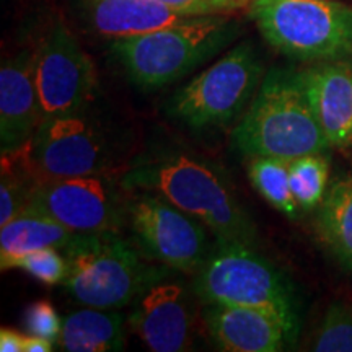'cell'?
I'll use <instances>...</instances> for the list:
<instances>
[{"instance_id": "6da1fadb", "label": "cell", "mask_w": 352, "mask_h": 352, "mask_svg": "<svg viewBox=\"0 0 352 352\" xmlns=\"http://www.w3.org/2000/svg\"><path fill=\"white\" fill-rule=\"evenodd\" d=\"M122 188L165 197L199 219L219 243L256 245V226L236 197L228 176L204 158L178 152L145 158L124 175Z\"/></svg>"}, {"instance_id": "7a4b0ae2", "label": "cell", "mask_w": 352, "mask_h": 352, "mask_svg": "<svg viewBox=\"0 0 352 352\" xmlns=\"http://www.w3.org/2000/svg\"><path fill=\"white\" fill-rule=\"evenodd\" d=\"M197 300L256 308L283 324L289 344L297 341L300 316L294 285L256 245L215 241L208 261L192 279Z\"/></svg>"}, {"instance_id": "3957f363", "label": "cell", "mask_w": 352, "mask_h": 352, "mask_svg": "<svg viewBox=\"0 0 352 352\" xmlns=\"http://www.w3.org/2000/svg\"><path fill=\"white\" fill-rule=\"evenodd\" d=\"M232 140L248 157L287 162L329 148L298 72L277 69L264 76L258 94L233 129Z\"/></svg>"}, {"instance_id": "277c9868", "label": "cell", "mask_w": 352, "mask_h": 352, "mask_svg": "<svg viewBox=\"0 0 352 352\" xmlns=\"http://www.w3.org/2000/svg\"><path fill=\"white\" fill-rule=\"evenodd\" d=\"M240 34L228 15H204L129 38L111 41V51L126 76L142 90H157L178 82Z\"/></svg>"}, {"instance_id": "5b68a950", "label": "cell", "mask_w": 352, "mask_h": 352, "mask_svg": "<svg viewBox=\"0 0 352 352\" xmlns=\"http://www.w3.org/2000/svg\"><path fill=\"white\" fill-rule=\"evenodd\" d=\"M248 15L276 51L305 63L352 57V7L336 0H253Z\"/></svg>"}, {"instance_id": "8992f818", "label": "cell", "mask_w": 352, "mask_h": 352, "mask_svg": "<svg viewBox=\"0 0 352 352\" xmlns=\"http://www.w3.org/2000/svg\"><path fill=\"white\" fill-rule=\"evenodd\" d=\"M69 296L83 307H129L151 270L139 246L118 232L76 233L64 246Z\"/></svg>"}, {"instance_id": "52a82bcc", "label": "cell", "mask_w": 352, "mask_h": 352, "mask_svg": "<svg viewBox=\"0 0 352 352\" xmlns=\"http://www.w3.org/2000/svg\"><path fill=\"white\" fill-rule=\"evenodd\" d=\"M263 78L256 51L250 43H241L179 88L166 111L192 129L232 124L248 109Z\"/></svg>"}, {"instance_id": "ba28073f", "label": "cell", "mask_w": 352, "mask_h": 352, "mask_svg": "<svg viewBox=\"0 0 352 352\" xmlns=\"http://www.w3.org/2000/svg\"><path fill=\"white\" fill-rule=\"evenodd\" d=\"M126 220L145 256L184 274H196L214 245L209 228L155 192L140 191L126 201Z\"/></svg>"}, {"instance_id": "9c48e42d", "label": "cell", "mask_w": 352, "mask_h": 352, "mask_svg": "<svg viewBox=\"0 0 352 352\" xmlns=\"http://www.w3.org/2000/svg\"><path fill=\"white\" fill-rule=\"evenodd\" d=\"M183 274L164 264L151 266L129 305L132 331L153 352L188 351L195 341L197 297Z\"/></svg>"}, {"instance_id": "30bf717a", "label": "cell", "mask_w": 352, "mask_h": 352, "mask_svg": "<svg viewBox=\"0 0 352 352\" xmlns=\"http://www.w3.org/2000/svg\"><path fill=\"white\" fill-rule=\"evenodd\" d=\"M28 151L43 182L103 173L109 158L107 138L85 109L43 118Z\"/></svg>"}, {"instance_id": "8fae6325", "label": "cell", "mask_w": 352, "mask_h": 352, "mask_svg": "<svg viewBox=\"0 0 352 352\" xmlns=\"http://www.w3.org/2000/svg\"><path fill=\"white\" fill-rule=\"evenodd\" d=\"M34 82L43 118L82 111L94 98L95 65L64 20L52 23L36 50Z\"/></svg>"}, {"instance_id": "7c38bea8", "label": "cell", "mask_w": 352, "mask_h": 352, "mask_svg": "<svg viewBox=\"0 0 352 352\" xmlns=\"http://www.w3.org/2000/svg\"><path fill=\"white\" fill-rule=\"evenodd\" d=\"M26 206L41 210L74 233L120 232L126 201L111 178L94 173L39 183Z\"/></svg>"}, {"instance_id": "4fadbf2b", "label": "cell", "mask_w": 352, "mask_h": 352, "mask_svg": "<svg viewBox=\"0 0 352 352\" xmlns=\"http://www.w3.org/2000/svg\"><path fill=\"white\" fill-rule=\"evenodd\" d=\"M36 50H21L0 69V148L19 151L28 144L43 121L34 82Z\"/></svg>"}, {"instance_id": "5bb4252c", "label": "cell", "mask_w": 352, "mask_h": 352, "mask_svg": "<svg viewBox=\"0 0 352 352\" xmlns=\"http://www.w3.org/2000/svg\"><path fill=\"white\" fill-rule=\"evenodd\" d=\"M329 147L352 145V64L328 60L298 72Z\"/></svg>"}, {"instance_id": "9a60e30c", "label": "cell", "mask_w": 352, "mask_h": 352, "mask_svg": "<svg viewBox=\"0 0 352 352\" xmlns=\"http://www.w3.org/2000/svg\"><path fill=\"white\" fill-rule=\"evenodd\" d=\"M202 318L210 340L220 351L277 352L289 344L283 324L256 308L206 303Z\"/></svg>"}, {"instance_id": "2e32d148", "label": "cell", "mask_w": 352, "mask_h": 352, "mask_svg": "<svg viewBox=\"0 0 352 352\" xmlns=\"http://www.w3.org/2000/svg\"><path fill=\"white\" fill-rule=\"evenodd\" d=\"M83 16L95 33L129 38L191 19L155 0H82Z\"/></svg>"}, {"instance_id": "e0dca14e", "label": "cell", "mask_w": 352, "mask_h": 352, "mask_svg": "<svg viewBox=\"0 0 352 352\" xmlns=\"http://www.w3.org/2000/svg\"><path fill=\"white\" fill-rule=\"evenodd\" d=\"M76 235L41 210L25 206L6 226L0 227V266L12 270L13 263L36 250L64 248Z\"/></svg>"}, {"instance_id": "ac0fdd59", "label": "cell", "mask_w": 352, "mask_h": 352, "mask_svg": "<svg viewBox=\"0 0 352 352\" xmlns=\"http://www.w3.org/2000/svg\"><path fill=\"white\" fill-rule=\"evenodd\" d=\"M69 352H108L126 347L124 316L118 310L85 307L65 316L59 340Z\"/></svg>"}, {"instance_id": "d6986e66", "label": "cell", "mask_w": 352, "mask_h": 352, "mask_svg": "<svg viewBox=\"0 0 352 352\" xmlns=\"http://www.w3.org/2000/svg\"><path fill=\"white\" fill-rule=\"evenodd\" d=\"M318 232L334 258L352 272V176L338 179L321 201Z\"/></svg>"}, {"instance_id": "ffe728a7", "label": "cell", "mask_w": 352, "mask_h": 352, "mask_svg": "<svg viewBox=\"0 0 352 352\" xmlns=\"http://www.w3.org/2000/svg\"><path fill=\"white\" fill-rule=\"evenodd\" d=\"M43 179L39 178L30 157L28 144L19 151L2 153L0 179V227L6 226L32 201Z\"/></svg>"}, {"instance_id": "44dd1931", "label": "cell", "mask_w": 352, "mask_h": 352, "mask_svg": "<svg viewBox=\"0 0 352 352\" xmlns=\"http://www.w3.org/2000/svg\"><path fill=\"white\" fill-rule=\"evenodd\" d=\"M248 178L253 188L272 208L289 219H298L302 209L290 189L287 160L274 157H252L248 164Z\"/></svg>"}, {"instance_id": "7402d4cb", "label": "cell", "mask_w": 352, "mask_h": 352, "mask_svg": "<svg viewBox=\"0 0 352 352\" xmlns=\"http://www.w3.org/2000/svg\"><path fill=\"white\" fill-rule=\"evenodd\" d=\"M329 160L324 152L308 153L289 162V182L292 195L302 210H311L327 195Z\"/></svg>"}, {"instance_id": "603a6c76", "label": "cell", "mask_w": 352, "mask_h": 352, "mask_svg": "<svg viewBox=\"0 0 352 352\" xmlns=\"http://www.w3.org/2000/svg\"><path fill=\"white\" fill-rule=\"evenodd\" d=\"M311 349L320 352H352V307L342 302H334L328 307Z\"/></svg>"}, {"instance_id": "cb8c5ba5", "label": "cell", "mask_w": 352, "mask_h": 352, "mask_svg": "<svg viewBox=\"0 0 352 352\" xmlns=\"http://www.w3.org/2000/svg\"><path fill=\"white\" fill-rule=\"evenodd\" d=\"M59 248L50 246V248L36 250L28 254H23L13 263L12 270H21L38 279L39 283L46 285H56L64 283L67 276V259L63 256Z\"/></svg>"}, {"instance_id": "d4e9b609", "label": "cell", "mask_w": 352, "mask_h": 352, "mask_svg": "<svg viewBox=\"0 0 352 352\" xmlns=\"http://www.w3.org/2000/svg\"><path fill=\"white\" fill-rule=\"evenodd\" d=\"M25 327L32 336L46 338V340L56 342L63 331V320L59 318L51 302L38 300L32 303L26 310Z\"/></svg>"}, {"instance_id": "484cf974", "label": "cell", "mask_w": 352, "mask_h": 352, "mask_svg": "<svg viewBox=\"0 0 352 352\" xmlns=\"http://www.w3.org/2000/svg\"><path fill=\"white\" fill-rule=\"evenodd\" d=\"M188 16L228 15L243 7L240 0H155Z\"/></svg>"}, {"instance_id": "4316f807", "label": "cell", "mask_w": 352, "mask_h": 352, "mask_svg": "<svg viewBox=\"0 0 352 352\" xmlns=\"http://www.w3.org/2000/svg\"><path fill=\"white\" fill-rule=\"evenodd\" d=\"M25 346V336L12 328L0 329V351L2 352H21Z\"/></svg>"}, {"instance_id": "83f0119b", "label": "cell", "mask_w": 352, "mask_h": 352, "mask_svg": "<svg viewBox=\"0 0 352 352\" xmlns=\"http://www.w3.org/2000/svg\"><path fill=\"white\" fill-rule=\"evenodd\" d=\"M52 344L54 342L46 340V338H39V336H25V346L23 351L25 352H50L52 351Z\"/></svg>"}, {"instance_id": "f1b7e54d", "label": "cell", "mask_w": 352, "mask_h": 352, "mask_svg": "<svg viewBox=\"0 0 352 352\" xmlns=\"http://www.w3.org/2000/svg\"><path fill=\"white\" fill-rule=\"evenodd\" d=\"M240 2H241V3H243V6H250V3H252V2H253V0H240Z\"/></svg>"}]
</instances>
